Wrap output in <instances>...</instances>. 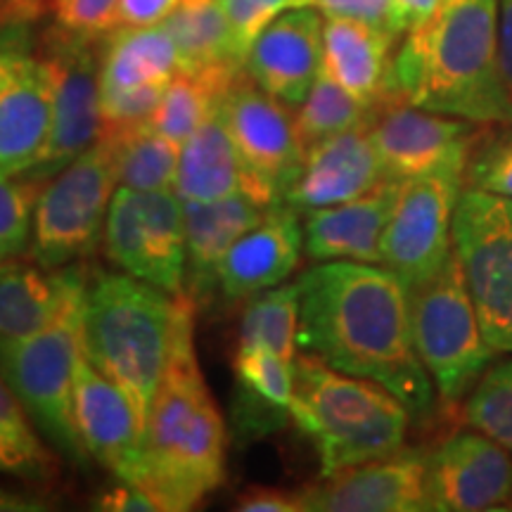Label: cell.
Listing matches in <instances>:
<instances>
[{
    "label": "cell",
    "mask_w": 512,
    "mask_h": 512,
    "mask_svg": "<svg viewBox=\"0 0 512 512\" xmlns=\"http://www.w3.org/2000/svg\"><path fill=\"white\" fill-rule=\"evenodd\" d=\"M299 283V351L389 389L411 415L432 411L437 389L413 342L411 299L382 264L320 261Z\"/></svg>",
    "instance_id": "obj_1"
},
{
    "label": "cell",
    "mask_w": 512,
    "mask_h": 512,
    "mask_svg": "<svg viewBox=\"0 0 512 512\" xmlns=\"http://www.w3.org/2000/svg\"><path fill=\"white\" fill-rule=\"evenodd\" d=\"M501 0H446L403 34L387 98L479 126H510L512 98L498 50Z\"/></svg>",
    "instance_id": "obj_2"
},
{
    "label": "cell",
    "mask_w": 512,
    "mask_h": 512,
    "mask_svg": "<svg viewBox=\"0 0 512 512\" xmlns=\"http://www.w3.org/2000/svg\"><path fill=\"white\" fill-rule=\"evenodd\" d=\"M195 311L178 328L171 361L147 411L136 477L157 512L200 505L226 479V422L195 356Z\"/></svg>",
    "instance_id": "obj_3"
},
{
    "label": "cell",
    "mask_w": 512,
    "mask_h": 512,
    "mask_svg": "<svg viewBox=\"0 0 512 512\" xmlns=\"http://www.w3.org/2000/svg\"><path fill=\"white\" fill-rule=\"evenodd\" d=\"M188 294H171L128 273L86 280L81 347L95 368L119 384L145 432L147 411L171 361Z\"/></svg>",
    "instance_id": "obj_4"
},
{
    "label": "cell",
    "mask_w": 512,
    "mask_h": 512,
    "mask_svg": "<svg viewBox=\"0 0 512 512\" xmlns=\"http://www.w3.org/2000/svg\"><path fill=\"white\" fill-rule=\"evenodd\" d=\"M411 418L382 384L342 373L306 351L294 358L292 420L318 448L320 477L399 451Z\"/></svg>",
    "instance_id": "obj_5"
},
{
    "label": "cell",
    "mask_w": 512,
    "mask_h": 512,
    "mask_svg": "<svg viewBox=\"0 0 512 512\" xmlns=\"http://www.w3.org/2000/svg\"><path fill=\"white\" fill-rule=\"evenodd\" d=\"M83 292L86 287L74 294L53 323L34 335L0 337V377L24 406L36 432L74 465H86L91 460L74 420Z\"/></svg>",
    "instance_id": "obj_6"
},
{
    "label": "cell",
    "mask_w": 512,
    "mask_h": 512,
    "mask_svg": "<svg viewBox=\"0 0 512 512\" xmlns=\"http://www.w3.org/2000/svg\"><path fill=\"white\" fill-rule=\"evenodd\" d=\"M408 299L415 351L439 399L456 403L496 354L484 337L456 247L439 273L408 290Z\"/></svg>",
    "instance_id": "obj_7"
},
{
    "label": "cell",
    "mask_w": 512,
    "mask_h": 512,
    "mask_svg": "<svg viewBox=\"0 0 512 512\" xmlns=\"http://www.w3.org/2000/svg\"><path fill=\"white\" fill-rule=\"evenodd\" d=\"M117 188L114 150L100 138L43 183L31 226V259L55 271L91 256L105 233L107 211Z\"/></svg>",
    "instance_id": "obj_8"
},
{
    "label": "cell",
    "mask_w": 512,
    "mask_h": 512,
    "mask_svg": "<svg viewBox=\"0 0 512 512\" xmlns=\"http://www.w3.org/2000/svg\"><path fill=\"white\" fill-rule=\"evenodd\" d=\"M470 152L456 155L427 174L401 181L382 240V266L408 290L439 273L453 254V216L465 188Z\"/></svg>",
    "instance_id": "obj_9"
},
{
    "label": "cell",
    "mask_w": 512,
    "mask_h": 512,
    "mask_svg": "<svg viewBox=\"0 0 512 512\" xmlns=\"http://www.w3.org/2000/svg\"><path fill=\"white\" fill-rule=\"evenodd\" d=\"M463 264L486 342L512 354V200L463 188L453 216Z\"/></svg>",
    "instance_id": "obj_10"
},
{
    "label": "cell",
    "mask_w": 512,
    "mask_h": 512,
    "mask_svg": "<svg viewBox=\"0 0 512 512\" xmlns=\"http://www.w3.org/2000/svg\"><path fill=\"white\" fill-rule=\"evenodd\" d=\"M100 41L55 24L38 43L55 86L53 133L41 164L27 178L46 183L102 136Z\"/></svg>",
    "instance_id": "obj_11"
},
{
    "label": "cell",
    "mask_w": 512,
    "mask_h": 512,
    "mask_svg": "<svg viewBox=\"0 0 512 512\" xmlns=\"http://www.w3.org/2000/svg\"><path fill=\"white\" fill-rule=\"evenodd\" d=\"M223 112L245 162L252 190L266 204H280L304 162L294 107L242 74L223 95Z\"/></svg>",
    "instance_id": "obj_12"
},
{
    "label": "cell",
    "mask_w": 512,
    "mask_h": 512,
    "mask_svg": "<svg viewBox=\"0 0 512 512\" xmlns=\"http://www.w3.org/2000/svg\"><path fill=\"white\" fill-rule=\"evenodd\" d=\"M306 512H425L432 510L427 453L399 448L389 456L344 467L302 489Z\"/></svg>",
    "instance_id": "obj_13"
},
{
    "label": "cell",
    "mask_w": 512,
    "mask_h": 512,
    "mask_svg": "<svg viewBox=\"0 0 512 512\" xmlns=\"http://www.w3.org/2000/svg\"><path fill=\"white\" fill-rule=\"evenodd\" d=\"M486 126L422 110L401 98L375 105L368 133L380 157L384 176L394 181L427 174L446 159L470 152Z\"/></svg>",
    "instance_id": "obj_14"
},
{
    "label": "cell",
    "mask_w": 512,
    "mask_h": 512,
    "mask_svg": "<svg viewBox=\"0 0 512 512\" xmlns=\"http://www.w3.org/2000/svg\"><path fill=\"white\" fill-rule=\"evenodd\" d=\"M427 486L432 510H510L512 451L477 430L448 434L427 453Z\"/></svg>",
    "instance_id": "obj_15"
},
{
    "label": "cell",
    "mask_w": 512,
    "mask_h": 512,
    "mask_svg": "<svg viewBox=\"0 0 512 512\" xmlns=\"http://www.w3.org/2000/svg\"><path fill=\"white\" fill-rule=\"evenodd\" d=\"M323 29L325 15L318 5L283 12L249 46L245 74L297 110L323 72Z\"/></svg>",
    "instance_id": "obj_16"
},
{
    "label": "cell",
    "mask_w": 512,
    "mask_h": 512,
    "mask_svg": "<svg viewBox=\"0 0 512 512\" xmlns=\"http://www.w3.org/2000/svg\"><path fill=\"white\" fill-rule=\"evenodd\" d=\"M74 420L88 456L131 482L143 458V427L128 396L93 366L83 347L74 373Z\"/></svg>",
    "instance_id": "obj_17"
},
{
    "label": "cell",
    "mask_w": 512,
    "mask_h": 512,
    "mask_svg": "<svg viewBox=\"0 0 512 512\" xmlns=\"http://www.w3.org/2000/svg\"><path fill=\"white\" fill-rule=\"evenodd\" d=\"M53 114V72L38 48H31L0 88V174L27 178L41 164L53 133Z\"/></svg>",
    "instance_id": "obj_18"
},
{
    "label": "cell",
    "mask_w": 512,
    "mask_h": 512,
    "mask_svg": "<svg viewBox=\"0 0 512 512\" xmlns=\"http://www.w3.org/2000/svg\"><path fill=\"white\" fill-rule=\"evenodd\" d=\"M384 169L368 124L306 147L304 162L285 192V204L299 214L366 195L384 181Z\"/></svg>",
    "instance_id": "obj_19"
},
{
    "label": "cell",
    "mask_w": 512,
    "mask_h": 512,
    "mask_svg": "<svg viewBox=\"0 0 512 512\" xmlns=\"http://www.w3.org/2000/svg\"><path fill=\"white\" fill-rule=\"evenodd\" d=\"M304 216L285 202L275 204L256 226L240 235L219 266V292L228 302L283 285L304 252Z\"/></svg>",
    "instance_id": "obj_20"
},
{
    "label": "cell",
    "mask_w": 512,
    "mask_h": 512,
    "mask_svg": "<svg viewBox=\"0 0 512 512\" xmlns=\"http://www.w3.org/2000/svg\"><path fill=\"white\" fill-rule=\"evenodd\" d=\"M401 181L384 178L356 200L304 214V252L311 261L380 264L382 240Z\"/></svg>",
    "instance_id": "obj_21"
},
{
    "label": "cell",
    "mask_w": 512,
    "mask_h": 512,
    "mask_svg": "<svg viewBox=\"0 0 512 512\" xmlns=\"http://www.w3.org/2000/svg\"><path fill=\"white\" fill-rule=\"evenodd\" d=\"M275 207V204H273ZM271 204L249 190L214 202H183L185 211V287L200 306L219 290V266L228 249L249 228L264 219Z\"/></svg>",
    "instance_id": "obj_22"
},
{
    "label": "cell",
    "mask_w": 512,
    "mask_h": 512,
    "mask_svg": "<svg viewBox=\"0 0 512 512\" xmlns=\"http://www.w3.org/2000/svg\"><path fill=\"white\" fill-rule=\"evenodd\" d=\"M396 38L382 24L325 17L323 69L363 105H380L387 98Z\"/></svg>",
    "instance_id": "obj_23"
},
{
    "label": "cell",
    "mask_w": 512,
    "mask_h": 512,
    "mask_svg": "<svg viewBox=\"0 0 512 512\" xmlns=\"http://www.w3.org/2000/svg\"><path fill=\"white\" fill-rule=\"evenodd\" d=\"M86 278L79 266L50 271L34 259L0 261V337L17 339L46 328L86 287Z\"/></svg>",
    "instance_id": "obj_24"
},
{
    "label": "cell",
    "mask_w": 512,
    "mask_h": 512,
    "mask_svg": "<svg viewBox=\"0 0 512 512\" xmlns=\"http://www.w3.org/2000/svg\"><path fill=\"white\" fill-rule=\"evenodd\" d=\"M233 434L242 444L283 430L292 418L294 363L261 347H238L233 358Z\"/></svg>",
    "instance_id": "obj_25"
},
{
    "label": "cell",
    "mask_w": 512,
    "mask_h": 512,
    "mask_svg": "<svg viewBox=\"0 0 512 512\" xmlns=\"http://www.w3.org/2000/svg\"><path fill=\"white\" fill-rule=\"evenodd\" d=\"M174 190L183 202H214L240 190L254 195L252 178L228 128L223 98L183 143Z\"/></svg>",
    "instance_id": "obj_26"
},
{
    "label": "cell",
    "mask_w": 512,
    "mask_h": 512,
    "mask_svg": "<svg viewBox=\"0 0 512 512\" xmlns=\"http://www.w3.org/2000/svg\"><path fill=\"white\" fill-rule=\"evenodd\" d=\"M174 38L155 27L112 29L100 41V98L166 86L178 74Z\"/></svg>",
    "instance_id": "obj_27"
},
{
    "label": "cell",
    "mask_w": 512,
    "mask_h": 512,
    "mask_svg": "<svg viewBox=\"0 0 512 512\" xmlns=\"http://www.w3.org/2000/svg\"><path fill=\"white\" fill-rule=\"evenodd\" d=\"M174 38L178 72L185 74H245V55L235 43L219 0H181L164 19Z\"/></svg>",
    "instance_id": "obj_28"
},
{
    "label": "cell",
    "mask_w": 512,
    "mask_h": 512,
    "mask_svg": "<svg viewBox=\"0 0 512 512\" xmlns=\"http://www.w3.org/2000/svg\"><path fill=\"white\" fill-rule=\"evenodd\" d=\"M143 280L171 294L185 287V211L176 190H136Z\"/></svg>",
    "instance_id": "obj_29"
},
{
    "label": "cell",
    "mask_w": 512,
    "mask_h": 512,
    "mask_svg": "<svg viewBox=\"0 0 512 512\" xmlns=\"http://www.w3.org/2000/svg\"><path fill=\"white\" fill-rule=\"evenodd\" d=\"M100 138L112 145L119 185L131 190L174 188L178 162H181V145L176 140L162 136L150 124L107 133Z\"/></svg>",
    "instance_id": "obj_30"
},
{
    "label": "cell",
    "mask_w": 512,
    "mask_h": 512,
    "mask_svg": "<svg viewBox=\"0 0 512 512\" xmlns=\"http://www.w3.org/2000/svg\"><path fill=\"white\" fill-rule=\"evenodd\" d=\"M238 347H261L294 363L299 354V283L264 290L242 311Z\"/></svg>",
    "instance_id": "obj_31"
},
{
    "label": "cell",
    "mask_w": 512,
    "mask_h": 512,
    "mask_svg": "<svg viewBox=\"0 0 512 512\" xmlns=\"http://www.w3.org/2000/svg\"><path fill=\"white\" fill-rule=\"evenodd\" d=\"M240 76L178 72L147 124L183 147Z\"/></svg>",
    "instance_id": "obj_32"
},
{
    "label": "cell",
    "mask_w": 512,
    "mask_h": 512,
    "mask_svg": "<svg viewBox=\"0 0 512 512\" xmlns=\"http://www.w3.org/2000/svg\"><path fill=\"white\" fill-rule=\"evenodd\" d=\"M373 110L375 107L363 105L323 69L302 105L294 110L304 150L320 140L337 136V133L366 126L373 117Z\"/></svg>",
    "instance_id": "obj_33"
},
{
    "label": "cell",
    "mask_w": 512,
    "mask_h": 512,
    "mask_svg": "<svg viewBox=\"0 0 512 512\" xmlns=\"http://www.w3.org/2000/svg\"><path fill=\"white\" fill-rule=\"evenodd\" d=\"M460 418L470 430L482 432L512 451V358L479 375L463 401Z\"/></svg>",
    "instance_id": "obj_34"
},
{
    "label": "cell",
    "mask_w": 512,
    "mask_h": 512,
    "mask_svg": "<svg viewBox=\"0 0 512 512\" xmlns=\"http://www.w3.org/2000/svg\"><path fill=\"white\" fill-rule=\"evenodd\" d=\"M465 188L512 200V124L486 126L465 164Z\"/></svg>",
    "instance_id": "obj_35"
},
{
    "label": "cell",
    "mask_w": 512,
    "mask_h": 512,
    "mask_svg": "<svg viewBox=\"0 0 512 512\" xmlns=\"http://www.w3.org/2000/svg\"><path fill=\"white\" fill-rule=\"evenodd\" d=\"M41 188V181L0 174V261L15 259L29 249Z\"/></svg>",
    "instance_id": "obj_36"
},
{
    "label": "cell",
    "mask_w": 512,
    "mask_h": 512,
    "mask_svg": "<svg viewBox=\"0 0 512 512\" xmlns=\"http://www.w3.org/2000/svg\"><path fill=\"white\" fill-rule=\"evenodd\" d=\"M223 15H226L230 29H233L235 43L240 53H249L254 38L264 31L275 17L287 10L304 8V5H316V0H219Z\"/></svg>",
    "instance_id": "obj_37"
},
{
    "label": "cell",
    "mask_w": 512,
    "mask_h": 512,
    "mask_svg": "<svg viewBox=\"0 0 512 512\" xmlns=\"http://www.w3.org/2000/svg\"><path fill=\"white\" fill-rule=\"evenodd\" d=\"M53 470V456L41 439L19 437L0 427V475L27 479V482H46Z\"/></svg>",
    "instance_id": "obj_38"
},
{
    "label": "cell",
    "mask_w": 512,
    "mask_h": 512,
    "mask_svg": "<svg viewBox=\"0 0 512 512\" xmlns=\"http://www.w3.org/2000/svg\"><path fill=\"white\" fill-rule=\"evenodd\" d=\"M119 0H50L55 24L83 36L102 38L114 29Z\"/></svg>",
    "instance_id": "obj_39"
},
{
    "label": "cell",
    "mask_w": 512,
    "mask_h": 512,
    "mask_svg": "<svg viewBox=\"0 0 512 512\" xmlns=\"http://www.w3.org/2000/svg\"><path fill=\"white\" fill-rule=\"evenodd\" d=\"M240 512H306L302 491H283L275 486H247L235 498Z\"/></svg>",
    "instance_id": "obj_40"
},
{
    "label": "cell",
    "mask_w": 512,
    "mask_h": 512,
    "mask_svg": "<svg viewBox=\"0 0 512 512\" xmlns=\"http://www.w3.org/2000/svg\"><path fill=\"white\" fill-rule=\"evenodd\" d=\"M181 0H119L114 29H138L162 24Z\"/></svg>",
    "instance_id": "obj_41"
},
{
    "label": "cell",
    "mask_w": 512,
    "mask_h": 512,
    "mask_svg": "<svg viewBox=\"0 0 512 512\" xmlns=\"http://www.w3.org/2000/svg\"><path fill=\"white\" fill-rule=\"evenodd\" d=\"M325 17H354L389 27L392 0H316Z\"/></svg>",
    "instance_id": "obj_42"
},
{
    "label": "cell",
    "mask_w": 512,
    "mask_h": 512,
    "mask_svg": "<svg viewBox=\"0 0 512 512\" xmlns=\"http://www.w3.org/2000/svg\"><path fill=\"white\" fill-rule=\"evenodd\" d=\"M95 508L110 512H157L152 498L138 484L126 482V479H117V484L95 501Z\"/></svg>",
    "instance_id": "obj_43"
},
{
    "label": "cell",
    "mask_w": 512,
    "mask_h": 512,
    "mask_svg": "<svg viewBox=\"0 0 512 512\" xmlns=\"http://www.w3.org/2000/svg\"><path fill=\"white\" fill-rule=\"evenodd\" d=\"M446 0H392L389 8V29L396 36H403L406 31L430 19Z\"/></svg>",
    "instance_id": "obj_44"
},
{
    "label": "cell",
    "mask_w": 512,
    "mask_h": 512,
    "mask_svg": "<svg viewBox=\"0 0 512 512\" xmlns=\"http://www.w3.org/2000/svg\"><path fill=\"white\" fill-rule=\"evenodd\" d=\"M27 50H31V24H3L0 27V88Z\"/></svg>",
    "instance_id": "obj_45"
},
{
    "label": "cell",
    "mask_w": 512,
    "mask_h": 512,
    "mask_svg": "<svg viewBox=\"0 0 512 512\" xmlns=\"http://www.w3.org/2000/svg\"><path fill=\"white\" fill-rule=\"evenodd\" d=\"M0 427L12 434H19V437H27V439L38 437L34 422L29 420L24 406L19 403L17 396L12 394V389L8 387V382H5L3 377H0Z\"/></svg>",
    "instance_id": "obj_46"
},
{
    "label": "cell",
    "mask_w": 512,
    "mask_h": 512,
    "mask_svg": "<svg viewBox=\"0 0 512 512\" xmlns=\"http://www.w3.org/2000/svg\"><path fill=\"white\" fill-rule=\"evenodd\" d=\"M50 12V0H0V27L3 24H34Z\"/></svg>",
    "instance_id": "obj_47"
},
{
    "label": "cell",
    "mask_w": 512,
    "mask_h": 512,
    "mask_svg": "<svg viewBox=\"0 0 512 512\" xmlns=\"http://www.w3.org/2000/svg\"><path fill=\"white\" fill-rule=\"evenodd\" d=\"M498 50H501L503 76L512 98V0H501L498 8Z\"/></svg>",
    "instance_id": "obj_48"
},
{
    "label": "cell",
    "mask_w": 512,
    "mask_h": 512,
    "mask_svg": "<svg viewBox=\"0 0 512 512\" xmlns=\"http://www.w3.org/2000/svg\"><path fill=\"white\" fill-rule=\"evenodd\" d=\"M48 505L41 498L24 494V491L8 489V486L0 484V512H34V510H46Z\"/></svg>",
    "instance_id": "obj_49"
},
{
    "label": "cell",
    "mask_w": 512,
    "mask_h": 512,
    "mask_svg": "<svg viewBox=\"0 0 512 512\" xmlns=\"http://www.w3.org/2000/svg\"><path fill=\"white\" fill-rule=\"evenodd\" d=\"M510 510H512V508H510Z\"/></svg>",
    "instance_id": "obj_50"
}]
</instances>
